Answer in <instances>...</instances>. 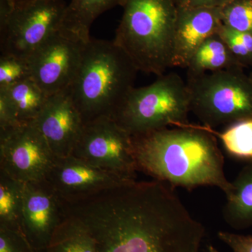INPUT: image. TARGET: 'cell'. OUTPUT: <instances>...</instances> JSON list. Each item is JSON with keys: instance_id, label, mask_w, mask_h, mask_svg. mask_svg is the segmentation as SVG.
<instances>
[{"instance_id": "cell-1", "label": "cell", "mask_w": 252, "mask_h": 252, "mask_svg": "<svg viewBox=\"0 0 252 252\" xmlns=\"http://www.w3.org/2000/svg\"><path fill=\"white\" fill-rule=\"evenodd\" d=\"M93 238L70 235L45 252H200L205 230L171 187L132 181L67 203Z\"/></svg>"}, {"instance_id": "cell-2", "label": "cell", "mask_w": 252, "mask_h": 252, "mask_svg": "<svg viewBox=\"0 0 252 252\" xmlns=\"http://www.w3.org/2000/svg\"><path fill=\"white\" fill-rule=\"evenodd\" d=\"M137 170L170 187H214L231 193L224 158L215 136L187 124L132 135Z\"/></svg>"}, {"instance_id": "cell-3", "label": "cell", "mask_w": 252, "mask_h": 252, "mask_svg": "<svg viewBox=\"0 0 252 252\" xmlns=\"http://www.w3.org/2000/svg\"><path fill=\"white\" fill-rule=\"evenodd\" d=\"M139 71L114 42L91 38L85 43L69 91L84 124L111 118L134 89Z\"/></svg>"}, {"instance_id": "cell-4", "label": "cell", "mask_w": 252, "mask_h": 252, "mask_svg": "<svg viewBox=\"0 0 252 252\" xmlns=\"http://www.w3.org/2000/svg\"><path fill=\"white\" fill-rule=\"evenodd\" d=\"M114 41L137 70L158 77L173 67L177 0H126Z\"/></svg>"}, {"instance_id": "cell-5", "label": "cell", "mask_w": 252, "mask_h": 252, "mask_svg": "<svg viewBox=\"0 0 252 252\" xmlns=\"http://www.w3.org/2000/svg\"><path fill=\"white\" fill-rule=\"evenodd\" d=\"M190 112L187 81L171 72L150 85L134 88L112 119L132 136L185 125Z\"/></svg>"}, {"instance_id": "cell-6", "label": "cell", "mask_w": 252, "mask_h": 252, "mask_svg": "<svg viewBox=\"0 0 252 252\" xmlns=\"http://www.w3.org/2000/svg\"><path fill=\"white\" fill-rule=\"evenodd\" d=\"M190 109L208 127L252 119V81L238 67L187 77Z\"/></svg>"}, {"instance_id": "cell-7", "label": "cell", "mask_w": 252, "mask_h": 252, "mask_svg": "<svg viewBox=\"0 0 252 252\" xmlns=\"http://www.w3.org/2000/svg\"><path fill=\"white\" fill-rule=\"evenodd\" d=\"M70 156L103 170L137 178L132 135L111 118L84 124Z\"/></svg>"}, {"instance_id": "cell-8", "label": "cell", "mask_w": 252, "mask_h": 252, "mask_svg": "<svg viewBox=\"0 0 252 252\" xmlns=\"http://www.w3.org/2000/svg\"><path fill=\"white\" fill-rule=\"evenodd\" d=\"M67 6L63 0H36L16 6L0 33L1 54L28 57L61 31Z\"/></svg>"}, {"instance_id": "cell-9", "label": "cell", "mask_w": 252, "mask_h": 252, "mask_svg": "<svg viewBox=\"0 0 252 252\" xmlns=\"http://www.w3.org/2000/svg\"><path fill=\"white\" fill-rule=\"evenodd\" d=\"M56 159L34 122L0 130V170L15 180H46Z\"/></svg>"}, {"instance_id": "cell-10", "label": "cell", "mask_w": 252, "mask_h": 252, "mask_svg": "<svg viewBox=\"0 0 252 252\" xmlns=\"http://www.w3.org/2000/svg\"><path fill=\"white\" fill-rule=\"evenodd\" d=\"M84 44L61 30L28 56L32 78L48 95L69 89L80 64Z\"/></svg>"}, {"instance_id": "cell-11", "label": "cell", "mask_w": 252, "mask_h": 252, "mask_svg": "<svg viewBox=\"0 0 252 252\" xmlns=\"http://www.w3.org/2000/svg\"><path fill=\"white\" fill-rule=\"evenodd\" d=\"M65 217L64 202L46 180L23 183V232L34 252H45Z\"/></svg>"}, {"instance_id": "cell-12", "label": "cell", "mask_w": 252, "mask_h": 252, "mask_svg": "<svg viewBox=\"0 0 252 252\" xmlns=\"http://www.w3.org/2000/svg\"><path fill=\"white\" fill-rule=\"evenodd\" d=\"M46 180L63 201L73 203L135 179L103 170L69 156L56 159Z\"/></svg>"}, {"instance_id": "cell-13", "label": "cell", "mask_w": 252, "mask_h": 252, "mask_svg": "<svg viewBox=\"0 0 252 252\" xmlns=\"http://www.w3.org/2000/svg\"><path fill=\"white\" fill-rule=\"evenodd\" d=\"M34 123L57 158L72 154L85 124L69 89L50 96Z\"/></svg>"}, {"instance_id": "cell-14", "label": "cell", "mask_w": 252, "mask_h": 252, "mask_svg": "<svg viewBox=\"0 0 252 252\" xmlns=\"http://www.w3.org/2000/svg\"><path fill=\"white\" fill-rule=\"evenodd\" d=\"M220 8L178 6L174 42L173 67L187 68L200 46L221 28Z\"/></svg>"}, {"instance_id": "cell-15", "label": "cell", "mask_w": 252, "mask_h": 252, "mask_svg": "<svg viewBox=\"0 0 252 252\" xmlns=\"http://www.w3.org/2000/svg\"><path fill=\"white\" fill-rule=\"evenodd\" d=\"M126 0H71L67 4L61 31L83 43L91 39L93 23L101 14Z\"/></svg>"}, {"instance_id": "cell-16", "label": "cell", "mask_w": 252, "mask_h": 252, "mask_svg": "<svg viewBox=\"0 0 252 252\" xmlns=\"http://www.w3.org/2000/svg\"><path fill=\"white\" fill-rule=\"evenodd\" d=\"M233 189L223 208L225 221L235 229L252 227V160L231 182Z\"/></svg>"}, {"instance_id": "cell-17", "label": "cell", "mask_w": 252, "mask_h": 252, "mask_svg": "<svg viewBox=\"0 0 252 252\" xmlns=\"http://www.w3.org/2000/svg\"><path fill=\"white\" fill-rule=\"evenodd\" d=\"M238 67H242L218 32L207 38L193 55L187 65V77Z\"/></svg>"}, {"instance_id": "cell-18", "label": "cell", "mask_w": 252, "mask_h": 252, "mask_svg": "<svg viewBox=\"0 0 252 252\" xmlns=\"http://www.w3.org/2000/svg\"><path fill=\"white\" fill-rule=\"evenodd\" d=\"M5 92L9 97L21 124L34 122L50 96L32 78L18 83Z\"/></svg>"}, {"instance_id": "cell-19", "label": "cell", "mask_w": 252, "mask_h": 252, "mask_svg": "<svg viewBox=\"0 0 252 252\" xmlns=\"http://www.w3.org/2000/svg\"><path fill=\"white\" fill-rule=\"evenodd\" d=\"M23 183L0 170V225L23 233Z\"/></svg>"}, {"instance_id": "cell-20", "label": "cell", "mask_w": 252, "mask_h": 252, "mask_svg": "<svg viewBox=\"0 0 252 252\" xmlns=\"http://www.w3.org/2000/svg\"><path fill=\"white\" fill-rule=\"evenodd\" d=\"M203 127L221 140L225 151L231 157L252 160V119L230 124L220 132L207 126Z\"/></svg>"}, {"instance_id": "cell-21", "label": "cell", "mask_w": 252, "mask_h": 252, "mask_svg": "<svg viewBox=\"0 0 252 252\" xmlns=\"http://www.w3.org/2000/svg\"><path fill=\"white\" fill-rule=\"evenodd\" d=\"M32 78L28 57L12 54L0 56V91H6L18 83Z\"/></svg>"}, {"instance_id": "cell-22", "label": "cell", "mask_w": 252, "mask_h": 252, "mask_svg": "<svg viewBox=\"0 0 252 252\" xmlns=\"http://www.w3.org/2000/svg\"><path fill=\"white\" fill-rule=\"evenodd\" d=\"M220 14L225 27L252 34V0H231L220 7Z\"/></svg>"}, {"instance_id": "cell-23", "label": "cell", "mask_w": 252, "mask_h": 252, "mask_svg": "<svg viewBox=\"0 0 252 252\" xmlns=\"http://www.w3.org/2000/svg\"><path fill=\"white\" fill-rule=\"evenodd\" d=\"M219 34L242 67H252V34L233 31L222 25Z\"/></svg>"}, {"instance_id": "cell-24", "label": "cell", "mask_w": 252, "mask_h": 252, "mask_svg": "<svg viewBox=\"0 0 252 252\" xmlns=\"http://www.w3.org/2000/svg\"><path fill=\"white\" fill-rule=\"evenodd\" d=\"M0 252H35L22 232L0 225Z\"/></svg>"}, {"instance_id": "cell-25", "label": "cell", "mask_w": 252, "mask_h": 252, "mask_svg": "<svg viewBox=\"0 0 252 252\" xmlns=\"http://www.w3.org/2000/svg\"><path fill=\"white\" fill-rule=\"evenodd\" d=\"M21 125L9 97L5 92H0V130H7Z\"/></svg>"}, {"instance_id": "cell-26", "label": "cell", "mask_w": 252, "mask_h": 252, "mask_svg": "<svg viewBox=\"0 0 252 252\" xmlns=\"http://www.w3.org/2000/svg\"><path fill=\"white\" fill-rule=\"evenodd\" d=\"M218 238L233 252H252V235H240L230 232H219Z\"/></svg>"}, {"instance_id": "cell-27", "label": "cell", "mask_w": 252, "mask_h": 252, "mask_svg": "<svg viewBox=\"0 0 252 252\" xmlns=\"http://www.w3.org/2000/svg\"><path fill=\"white\" fill-rule=\"evenodd\" d=\"M16 7L14 0H0V33L7 27Z\"/></svg>"}, {"instance_id": "cell-28", "label": "cell", "mask_w": 252, "mask_h": 252, "mask_svg": "<svg viewBox=\"0 0 252 252\" xmlns=\"http://www.w3.org/2000/svg\"><path fill=\"white\" fill-rule=\"evenodd\" d=\"M231 0H177V4L184 7L220 8Z\"/></svg>"}, {"instance_id": "cell-29", "label": "cell", "mask_w": 252, "mask_h": 252, "mask_svg": "<svg viewBox=\"0 0 252 252\" xmlns=\"http://www.w3.org/2000/svg\"><path fill=\"white\" fill-rule=\"evenodd\" d=\"M14 1L16 6H20L32 2V1H36V0H14Z\"/></svg>"}, {"instance_id": "cell-30", "label": "cell", "mask_w": 252, "mask_h": 252, "mask_svg": "<svg viewBox=\"0 0 252 252\" xmlns=\"http://www.w3.org/2000/svg\"><path fill=\"white\" fill-rule=\"evenodd\" d=\"M207 252H218V250H217V249L215 248V247L213 246V245H211L208 247V248H207Z\"/></svg>"}, {"instance_id": "cell-31", "label": "cell", "mask_w": 252, "mask_h": 252, "mask_svg": "<svg viewBox=\"0 0 252 252\" xmlns=\"http://www.w3.org/2000/svg\"><path fill=\"white\" fill-rule=\"evenodd\" d=\"M249 76H250V79H251V80L252 81V72Z\"/></svg>"}]
</instances>
